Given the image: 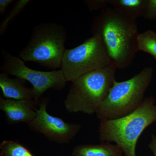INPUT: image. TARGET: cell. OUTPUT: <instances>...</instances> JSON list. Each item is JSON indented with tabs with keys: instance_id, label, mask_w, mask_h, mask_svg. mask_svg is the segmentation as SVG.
<instances>
[{
	"instance_id": "cell-15",
	"label": "cell",
	"mask_w": 156,
	"mask_h": 156,
	"mask_svg": "<svg viewBox=\"0 0 156 156\" xmlns=\"http://www.w3.org/2000/svg\"><path fill=\"white\" fill-rule=\"evenodd\" d=\"M30 2V1L29 0H19L17 1L7 16L1 23L0 25L1 35L4 33L10 21L18 15Z\"/></svg>"
},
{
	"instance_id": "cell-5",
	"label": "cell",
	"mask_w": 156,
	"mask_h": 156,
	"mask_svg": "<svg viewBox=\"0 0 156 156\" xmlns=\"http://www.w3.org/2000/svg\"><path fill=\"white\" fill-rule=\"evenodd\" d=\"M66 40V31L62 26L41 23L34 28L29 42L19 57L24 62H34L51 69L61 68Z\"/></svg>"
},
{
	"instance_id": "cell-14",
	"label": "cell",
	"mask_w": 156,
	"mask_h": 156,
	"mask_svg": "<svg viewBox=\"0 0 156 156\" xmlns=\"http://www.w3.org/2000/svg\"><path fill=\"white\" fill-rule=\"evenodd\" d=\"M0 149V156H34L27 148L14 140H4Z\"/></svg>"
},
{
	"instance_id": "cell-18",
	"label": "cell",
	"mask_w": 156,
	"mask_h": 156,
	"mask_svg": "<svg viewBox=\"0 0 156 156\" xmlns=\"http://www.w3.org/2000/svg\"><path fill=\"white\" fill-rule=\"evenodd\" d=\"M14 2L13 0H0V14H5L8 6Z\"/></svg>"
},
{
	"instance_id": "cell-6",
	"label": "cell",
	"mask_w": 156,
	"mask_h": 156,
	"mask_svg": "<svg viewBox=\"0 0 156 156\" xmlns=\"http://www.w3.org/2000/svg\"><path fill=\"white\" fill-rule=\"evenodd\" d=\"M109 65L110 58L104 43L100 37L93 35L77 47L66 49L61 69L66 81L73 83L88 73Z\"/></svg>"
},
{
	"instance_id": "cell-1",
	"label": "cell",
	"mask_w": 156,
	"mask_h": 156,
	"mask_svg": "<svg viewBox=\"0 0 156 156\" xmlns=\"http://www.w3.org/2000/svg\"><path fill=\"white\" fill-rule=\"evenodd\" d=\"M92 31L93 35L102 39L112 66L117 69L130 64L138 51L139 33L135 20L126 17L114 8H107L94 20Z\"/></svg>"
},
{
	"instance_id": "cell-8",
	"label": "cell",
	"mask_w": 156,
	"mask_h": 156,
	"mask_svg": "<svg viewBox=\"0 0 156 156\" xmlns=\"http://www.w3.org/2000/svg\"><path fill=\"white\" fill-rule=\"evenodd\" d=\"M36 111V116L28 124L29 126L50 141L67 143L73 139L80 130V125L66 122L62 119L49 114L47 111L46 101H42Z\"/></svg>"
},
{
	"instance_id": "cell-3",
	"label": "cell",
	"mask_w": 156,
	"mask_h": 156,
	"mask_svg": "<svg viewBox=\"0 0 156 156\" xmlns=\"http://www.w3.org/2000/svg\"><path fill=\"white\" fill-rule=\"evenodd\" d=\"M116 69L111 65L88 73L72 83L64 100L70 113L96 114L115 81Z\"/></svg>"
},
{
	"instance_id": "cell-10",
	"label": "cell",
	"mask_w": 156,
	"mask_h": 156,
	"mask_svg": "<svg viewBox=\"0 0 156 156\" xmlns=\"http://www.w3.org/2000/svg\"><path fill=\"white\" fill-rule=\"evenodd\" d=\"M20 79H12L8 74H0V87L3 97L6 99L16 100H35L32 89H29L19 80Z\"/></svg>"
},
{
	"instance_id": "cell-9",
	"label": "cell",
	"mask_w": 156,
	"mask_h": 156,
	"mask_svg": "<svg viewBox=\"0 0 156 156\" xmlns=\"http://www.w3.org/2000/svg\"><path fill=\"white\" fill-rule=\"evenodd\" d=\"M35 102L34 100H16L1 97L0 109L5 113L9 123L25 122L28 125L37 115Z\"/></svg>"
},
{
	"instance_id": "cell-4",
	"label": "cell",
	"mask_w": 156,
	"mask_h": 156,
	"mask_svg": "<svg viewBox=\"0 0 156 156\" xmlns=\"http://www.w3.org/2000/svg\"><path fill=\"white\" fill-rule=\"evenodd\" d=\"M153 74V69L147 67L129 80L115 81L106 99L95 114L98 119L100 121L119 119L138 108L144 100Z\"/></svg>"
},
{
	"instance_id": "cell-19",
	"label": "cell",
	"mask_w": 156,
	"mask_h": 156,
	"mask_svg": "<svg viewBox=\"0 0 156 156\" xmlns=\"http://www.w3.org/2000/svg\"><path fill=\"white\" fill-rule=\"evenodd\" d=\"M149 148L153 153L154 156H156V136L151 135V142L148 145Z\"/></svg>"
},
{
	"instance_id": "cell-11",
	"label": "cell",
	"mask_w": 156,
	"mask_h": 156,
	"mask_svg": "<svg viewBox=\"0 0 156 156\" xmlns=\"http://www.w3.org/2000/svg\"><path fill=\"white\" fill-rule=\"evenodd\" d=\"M122 151L116 144L103 142L101 144H87L74 148V156H122Z\"/></svg>"
},
{
	"instance_id": "cell-17",
	"label": "cell",
	"mask_w": 156,
	"mask_h": 156,
	"mask_svg": "<svg viewBox=\"0 0 156 156\" xmlns=\"http://www.w3.org/2000/svg\"><path fill=\"white\" fill-rule=\"evenodd\" d=\"M143 17L149 20L156 19V0H147L145 13Z\"/></svg>"
},
{
	"instance_id": "cell-7",
	"label": "cell",
	"mask_w": 156,
	"mask_h": 156,
	"mask_svg": "<svg viewBox=\"0 0 156 156\" xmlns=\"http://www.w3.org/2000/svg\"><path fill=\"white\" fill-rule=\"evenodd\" d=\"M4 61L1 69L7 74L30 83L36 101L49 89L61 90L67 81L62 69L44 72L31 69L27 66L19 57L11 55L2 49Z\"/></svg>"
},
{
	"instance_id": "cell-13",
	"label": "cell",
	"mask_w": 156,
	"mask_h": 156,
	"mask_svg": "<svg viewBox=\"0 0 156 156\" xmlns=\"http://www.w3.org/2000/svg\"><path fill=\"white\" fill-rule=\"evenodd\" d=\"M138 51L150 54L156 59V34L153 31L148 30L138 34L137 37Z\"/></svg>"
},
{
	"instance_id": "cell-2",
	"label": "cell",
	"mask_w": 156,
	"mask_h": 156,
	"mask_svg": "<svg viewBox=\"0 0 156 156\" xmlns=\"http://www.w3.org/2000/svg\"><path fill=\"white\" fill-rule=\"evenodd\" d=\"M156 122L155 99L147 98L134 112L114 119L100 121L101 142H114L126 156H136V146L143 132Z\"/></svg>"
},
{
	"instance_id": "cell-16",
	"label": "cell",
	"mask_w": 156,
	"mask_h": 156,
	"mask_svg": "<svg viewBox=\"0 0 156 156\" xmlns=\"http://www.w3.org/2000/svg\"><path fill=\"white\" fill-rule=\"evenodd\" d=\"M85 3L90 11L105 9L106 6L109 4V0H91L86 1Z\"/></svg>"
},
{
	"instance_id": "cell-12",
	"label": "cell",
	"mask_w": 156,
	"mask_h": 156,
	"mask_svg": "<svg viewBox=\"0 0 156 156\" xmlns=\"http://www.w3.org/2000/svg\"><path fill=\"white\" fill-rule=\"evenodd\" d=\"M147 0H109V4L119 13L131 19L144 16Z\"/></svg>"
}]
</instances>
